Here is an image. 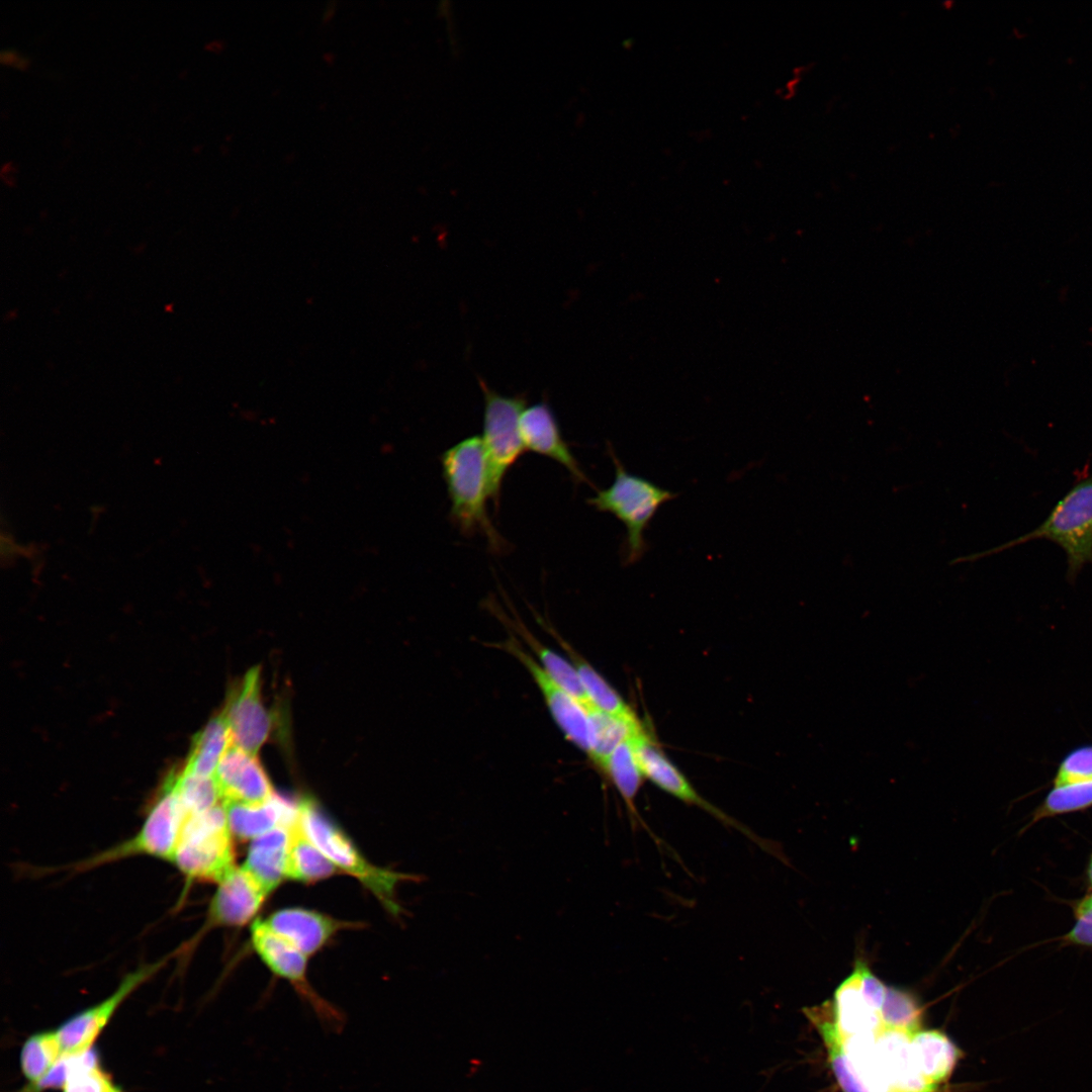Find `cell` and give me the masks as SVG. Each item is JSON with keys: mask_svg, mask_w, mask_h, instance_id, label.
I'll return each instance as SVG.
<instances>
[{"mask_svg": "<svg viewBox=\"0 0 1092 1092\" xmlns=\"http://www.w3.org/2000/svg\"><path fill=\"white\" fill-rule=\"evenodd\" d=\"M441 465L453 525L463 535L481 534L492 553L507 551L509 543L487 512L490 493L481 437L470 436L448 448L441 456Z\"/></svg>", "mask_w": 1092, "mask_h": 1092, "instance_id": "cell-1", "label": "cell"}, {"mask_svg": "<svg viewBox=\"0 0 1092 1092\" xmlns=\"http://www.w3.org/2000/svg\"><path fill=\"white\" fill-rule=\"evenodd\" d=\"M608 447L615 465L614 481L609 487L599 489L587 503L600 512L614 515L626 527L621 557L624 565H632L648 550L644 533L650 521L663 504L677 494L644 477L629 473L612 446Z\"/></svg>", "mask_w": 1092, "mask_h": 1092, "instance_id": "cell-2", "label": "cell"}, {"mask_svg": "<svg viewBox=\"0 0 1092 1092\" xmlns=\"http://www.w3.org/2000/svg\"><path fill=\"white\" fill-rule=\"evenodd\" d=\"M298 803L303 828L315 846L337 869L356 878L390 913L397 915L400 906L395 898L396 885L414 877L372 864L313 800L305 798Z\"/></svg>", "mask_w": 1092, "mask_h": 1092, "instance_id": "cell-3", "label": "cell"}, {"mask_svg": "<svg viewBox=\"0 0 1092 1092\" xmlns=\"http://www.w3.org/2000/svg\"><path fill=\"white\" fill-rule=\"evenodd\" d=\"M187 883H219L235 868V848L223 804L188 814L171 858Z\"/></svg>", "mask_w": 1092, "mask_h": 1092, "instance_id": "cell-4", "label": "cell"}, {"mask_svg": "<svg viewBox=\"0 0 1092 1092\" xmlns=\"http://www.w3.org/2000/svg\"><path fill=\"white\" fill-rule=\"evenodd\" d=\"M1035 539L1052 541L1064 550L1071 580L1092 563V476L1073 485L1037 528L1002 549Z\"/></svg>", "mask_w": 1092, "mask_h": 1092, "instance_id": "cell-5", "label": "cell"}, {"mask_svg": "<svg viewBox=\"0 0 1092 1092\" xmlns=\"http://www.w3.org/2000/svg\"><path fill=\"white\" fill-rule=\"evenodd\" d=\"M187 815L176 789L174 776H171L138 833L82 860L75 868L78 871H87L136 855L171 861Z\"/></svg>", "mask_w": 1092, "mask_h": 1092, "instance_id": "cell-6", "label": "cell"}, {"mask_svg": "<svg viewBox=\"0 0 1092 1092\" xmlns=\"http://www.w3.org/2000/svg\"><path fill=\"white\" fill-rule=\"evenodd\" d=\"M484 397L482 444L487 464L490 499L496 507L508 471L526 450L520 433L525 398L506 396L480 381Z\"/></svg>", "mask_w": 1092, "mask_h": 1092, "instance_id": "cell-7", "label": "cell"}, {"mask_svg": "<svg viewBox=\"0 0 1092 1092\" xmlns=\"http://www.w3.org/2000/svg\"><path fill=\"white\" fill-rule=\"evenodd\" d=\"M251 941L269 970L292 985L326 1029L340 1032L344 1028V1013L323 998L309 984L306 977L307 957L304 953L272 931L261 919L252 924Z\"/></svg>", "mask_w": 1092, "mask_h": 1092, "instance_id": "cell-8", "label": "cell"}, {"mask_svg": "<svg viewBox=\"0 0 1092 1092\" xmlns=\"http://www.w3.org/2000/svg\"><path fill=\"white\" fill-rule=\"evenodd\" d=\"M635 750L643 776L665 793L681 802L696 806L718 821L739 831L762 850L779 856L777 845L754 833L746 825L729 816L701 796L680 770L665 756L653 737L642 726L634 736Z\"/></svg>", "mask_w": 1092, "mask_h": 1092, "instance_id": "cell-9", "label": "cell"}, {"mask_svg": "<svg viewBox=\"0 0 1092 1092\" xmlns=\"http://www.w3.org/2000/svg\"><path fill=\"white\" fill-rule=\"evenodd\" d=\"M170 953L157 962L142 965L122 978L117 988L104 1000L65 1020L57 1032L64 1054L86 1051L109 1023L121 1004L143 984L156 975L172 958Z\"/></svg>", "mask_w": 1092, "mask_h": 1092, "instance_id": "cell-10", "label": "cell"}, {"mask_svg": "<svg viewBox=\"0 0 1092 1092\" xmlns=\"http://www.w3.org/2000/svg\"><path fill=\"white\" fill-rule=\"evenodd\" d=\"M516 657L528 670L540 690L549 712L567 740L586 753L592 750V721L589 708L555 684L538 661L515 639L497 645Z\"/></svg>", "mask_w": 1092, "mask_h": 1092, "instance_id": "cell-11", "label": "cell"}, {"mask_svg": "<svg viewBox=\"0 0 1092 1092\" xmlns=\"http://www.w3.org/2000/svg\"><path fill=\"white\" fill-rule=\"evenodd\" d=\"M260 669L251 668L222 713L230 728L232 744L257 756L272 729V719L260 694Z\"/></svg>", "mask_w": 1092, "mask_h": 1092, "instance_id": "cell-12", "label": "cell"}, {"mask_svg": "<svg viewBox=\"0 0 1092 1092\" xmlns=\"http://www.w3.org/2000/svg\"><path fill=\"white\" fill-rule=\"evenodd\" d=\"M269 894L242 867L217 883L199 935L220 926H242L259 911Z\"/></svg>", "mask_w": 1092, "mask_h": 1092, "instance_id": "cell-13", "label": "cell"}, {"mask_svg": "<svg viewBox=\"0 0 1092 1092\" xmlns=\"http://www.w3.org/2000/svg\"><path fill=\"white\" fill-rule=\"evenodd\" d=\"M222 803L247 805L266 803L274 794L271 783L258 760L232 744L221 757L214 774Z\"/></svg>", "mask_w": 1092, "mask_h": 1092, "instance_id": "cell-14", "label": "cell"}, {"mask_svg": "<svg viewBox=\"0 0 1092 1092\" xmlns=\"http://www.w3.org/2000/svg\"><path fill=\"white\" fill-rule=\"evenodd\" d=\"M520 433L526 450L559 463L575 482L592 485L547 403L539 402L524 408L520 417Z\"/></svg>", "mask_w": 1092, "mask_h": 1092, "instance_id": "cell-15", "label": "cell"}, {"mask_svg": "<svg viewBox=\"0 0 1092 1092\" xmlns=\"http://www.w3.org/2000/svg\"><path fill=\"white\" fill-rule=\"evenodd\" d=\"M264 921L272 931L306 957L318 951L340 929L355 926L300 907L277 910Z\"/></svg>", "mask_w": 1092, "mask_h": 1092, "instance_id": "cell-16", "label": "cell"}, {"mask_svg": "<svg viewBox=\"0 0 1092 1092\" xmlns=\"http://www.w3.org/2000/svg\"><path fill=\"white\" fill-rule=\"evenodd\" d=\"M876 1049L890 1092H934L936 1087L919 1072L908 1034L882 1028Z\"/></svg>", "mask_w": 1092, "mask_h": 1092, "instance_id": "cell-17", "label": "cell"}, {"mask_svg": "<svg viewBox=\"0 0 1092 1092\" xmlns=\"http://www.w3.org/2000/svg\"><path fill=\"white\" fill-rule=\"evenodd\" d=\"M222 804L230 830L233 836L241 840H253L277 826L289 825L299 813L298 803L292 804L275 793L261 805Z\"/></svg>", "mask_w": 1092, "mask_h": 1092, "instance_id": "cell-18", "label": "cell"}, {"mask_svg": "<svg viewBox=\"0 0 1092 1092\" xmlns=\"http://www.w3.org/2000/svg\"><path fill=\"white\" fill-rule=\"evenodd\" d=\"M638 731L621 742L598 767L609 779L622 797L627 811L629 812L632 825H640L646 829L650 836L655 839L657 845H659L660 841L656 834L649 829L640 817L635 805L636 797L644 778L639 765L634 743V736Z\"/></svg>", "mask_w": 1092, "mask_h": 1092, "instance_id": "cell-19", "label": "cell"}, {"mask_svg": "<svg viewBox=\"0 0 1092 1092\" xmlns=\"http://www.w3.org/2000/svg\"><path fill=\"white\" fill-rule=\"evenodd\" d=\"M288 838V825H280L253 839L242 866L268 894L285 878Z\"/></svg>", "mask_w": 1092, "mask_h": 1092, "instance_id": "cell-20", "label": "cell"}, {"mask_svg": "<svg viewBox=\"0 0 1092 1092\" xmlns=\"http://www.w3.org/2000/svg\"><path fill=\"white\" fill-rule=\"evenodd\" d=\"M819 1032L834 1077L842 1092H870L856 1076L845 1050L844 1035L833 1016L831 1002L804 1010Z\"/></svg>", "mask_w": 1092, "mask_h": 1092, "instance_id": "cell-21", "label": "cell"}, {"mask_svg": "<svg viewBox=\"0 0 1092 1092\" xmlns=\"http://www.w3.org/2000/svg\"><path fill=\"white\" fill-rule=\"evenodd\" d=\"M831 1007L844 1037L866 1032L878 1033L883 1028L879 1013L866 1003L860 993L859 973L855 966L836 988Z\"/></svg>", "mask_w": 1092, "mask_h": 1092, "instance_id": "cell-22", "label": "cell"}, {"mask_svg": "<svg viewBox=\"0 0 1092 1092\" xmlns=\"http://www.w3.org/2000/svg\"><path fill=\"white\" fill-rule=\"evenodd\" d=\"M288 835L285 878L309 884L327 879L337 872L334 863L308 837L300 813L288 825Z\"/></svg>", "mask_w": 1092, "mask_h": 1092, "instance_id": "cell-23", "label": "cell"}, {"mask_svg": "<svg viewBox=\"0 0 1092 1092\" xmlns=\"http://www.w3.org/2000/svg\"><path fill=\"white\" fill-rule=\"evenodd\" d=\"M911 1048L919 1072L935 1087L949 1078L962 1056L949 1037L936 1029L913 1034Z\"/></svg>", "mask_w": 1092, "mask_h": 1092, "instance_id": "cell-24", "label": "cell"}, {"mask_svg": "<svg viewBox=\"0 0 1092 1092\" xmlns=\"http://www.w3.org/2000/svg\"><path fill=\"white\" fill-rule=\"evenodd\" d=\"M547 630L559 643L575 667L590 706L617 717L629 718L635 716L617 691L583 657L563 640L555 630L549 627Z\"/></svg>", "mask_w": 1092, "mask_h": 1092, "instance_id": "cell-25", "label": "cell"}, {"mask_svg": "<svg viewBox=\"0 0 1092 1092\" xmlns=\"http://www.w3.org/2000/svg\"><path fill=\"white\" fill-rule=\"evenodd\" d=\"M232 745L223 714L210 720L196 735L188 762L183 770L200 777H214L224 752Z\"/></svg>", "mask_w": 1092, "mask_h": 1092, "instance_id": "cell-26", "label": "cell"}, {"mask_svg": "<svg viewBox=\"0 0 1092 1092\" xmlns=\"http://www.w3.org/2000/svg\"><path fill=\"white\" fill-rule=\"evenodd\" d=\"M509 621L511 622L510 625L513 626L517 633L524 639L526 644L534 652L536 657L535 659L541 665L543 670L548 674V676L576 700L580 701L583 704L590 705L577 674V671L573 664L570 662V660L565 659L564 657L556 653L554 650L541 643L522 624V622H519L517 620Z\"/></svg>", "mask_w": 1092, "mask_h": 1092, "instance_id": "cell-27", "label": "cell"}, {"mask_svg": "<svg viewBox=\"0 0 1092 1092\" xmlns=\"http://www.w3.org/2000/svg\"><path fill=\"white\" fill-rule=\"evenodd\" d=\"M590 760L599 766L602 761L625 739L638 731L642 725L636 716L622 718L606 714L593 706Z\"/></svg>", "mask_w": 1092, "mask_h": 1092, "instance_id": "cell-28", "label": "cell"}, {"mask_svg": "<svg viewBox=\"0 0 1092 1092\" xmlns=\"http://www.w3.org/2000/svg\"><path fill=\"white\" fill-rule=\"evenodd\" d=\"M63 1055L57 1029L33 1033L25 1039L20 1050L22 1075L28 1084H34L49 1073Z\"/></svg>", "mask_w": 1092, "mask_h": 1092, "instance_id": "cell-29", "label": "cell"}, {"mask_svg": "<svg viewBox=\"0 0 1092 1092\" xmlns=\"http://www.w3.org/2000/svg\"><path fill=\"white\" fill-rule=\"evenodd\" d=\"M877 1033H857L845 1037L846 1053L854 1072L870 1092H890L876 1049Z\"/></svg>", "mask_w": 1092, "mask_h": 1092, "instance_id": "cell-30", "label": "cell"}, {"mask_svg": "<svg viewBox=\"0 0 1092 1092\" xmlns=\"http://www.w3.org/2000/svg\"><path fill=\"white\" fill-rule=\"evenodd\" d=\"M884 1029L904 1032L912 1036L922 1026V1008L906 990L887 986L884 1003L879 1012Z\"/></svg>", "mask_w": 1092, "mask_h": 1092, "instance_id": "cell-31", "label": "cell"}, {"mask_svg": "<svg viewBox=\"0 0 1092 1092\" xmlns=\"http://www.w3.org/2000/svg\"><path fill=\"white\" fill-rule=\"evenodd\" d=\"M63 1092H122L112 1077L101 1067L99 1053L92 1046L77 1054Z\"/></svg>", "mask_w": 1092, "mask_h": 1092, "instance_id": "cell-32", "label": "cell"}, {"mask_svg": "<svg viewBox=\"0 0 1092 1092\" xmlns=\"http://www.w3.org/2000/svg\"><path fill=\"white\" fill-rule=\"evenodd\" d=\"M1092 807V781L1053 786L1032 813L1030 824Z\"/></svg>", "mask_w": 1092, "mask_h": 1092, "instance_id": "cell-33", "label": "cell"}, {"mask_svg": "<svg viewBox=\"0 0 1092 1092\" xmlns=\"http://www.w3.org/2000/svg\"><path fill=\"white\" fill-rule=\"evenodd\" d=\"M174 780L187 814L204 812L222 803L214 777H200L183 770L174 776Z\"/></svg>", "mask_w": 1092, "mask_h": 1092, "instance_id": "cell-34", "label": "cell"}, {"mask_svg": "<svg viewBox=\"0 0 1092 1092\" xmlns=\"http://www.w3.org/2000/svg\"><path fill=\"white\" fill-rule=\"evenodd\" d=\"M1092 781V743L1079 745L1068 751L1060 760L1054 786Z\"/></svg>", "mask_w": 1092, "mask_h": 1092, "instance_id": "cell-35", "label": "cell"}, {"mask_svg": "<svg viewBox=\"0 0 1092 1092\" xmlns=\"http://www.w3.org/2000/svg\"><path fill=\"white\" fill-rule=\"evenodd\" d=\"M854 966L859 973L860 993L866 1003L879 1013L885 1000L887 986L871 971L866 962L857 960Z\"/></svg>", "mask_w": 1092, "mask_h": 1092, "instance_id": "cell-36", "label": "cell"}, {"mask_svg": "<svg viewBox=\"0 0 1092 1092\" xmlns=\"http://www.w3.org/2000/svg\"><path fill=\"white\" fill-rule=\"evenodd\" d=\"M1076 917L1077 921L1063 939L1071 944L1092 947V909Z\"/></svg>", "mask_w": 1092, "mask_h": 1092, "instance_id": "cell-37", "label": "cell"}, {"mask_svg": "<svg viewBox=\"0 0 1092 1092\" xmlns=\"http://www.w3.org/2000/svg\"><path fill=\"white\" fill-rule=\"evenodd\" d=\"M0 61L2 64L14 66L18 69H24L29 64V59L20 55L14 49H3L0 53Z\"/></svg>", "mask_w": 1092, "mask_h": 1092, "instance_id": "cell-38", "label": "cell"}, {"mask_svg": "<svg viewBox=\"0 0 1092 1092\" xmlns=\"http://www.w3.org/2000/svg\"><path fill=\"white\" fill-rule=\"evenodd\" d=\"M1092 909V893L1080 900L1075 907V915H1080Z\"/></svg>", "mask_w": 1092, "mask_h": 1092, "instance_id": "cell-39", "label": "cell"}, {"mask_svg": "<svg viewBox=\"0 0 1092 1092\" xmlns=\"http://www.w3.org/2000/svg\"><path fill=\"white\" fill-rule=\"evenodd\" d=\"M1087 880H1088L1089 885L1092 887V855L1090 857V860H1089L1088 867H1087Z\"/></svg>", "mask_w": 1092, "mask_h": 1092, "instance_id": "cell-40", "label": "cell"}]
</instances>
